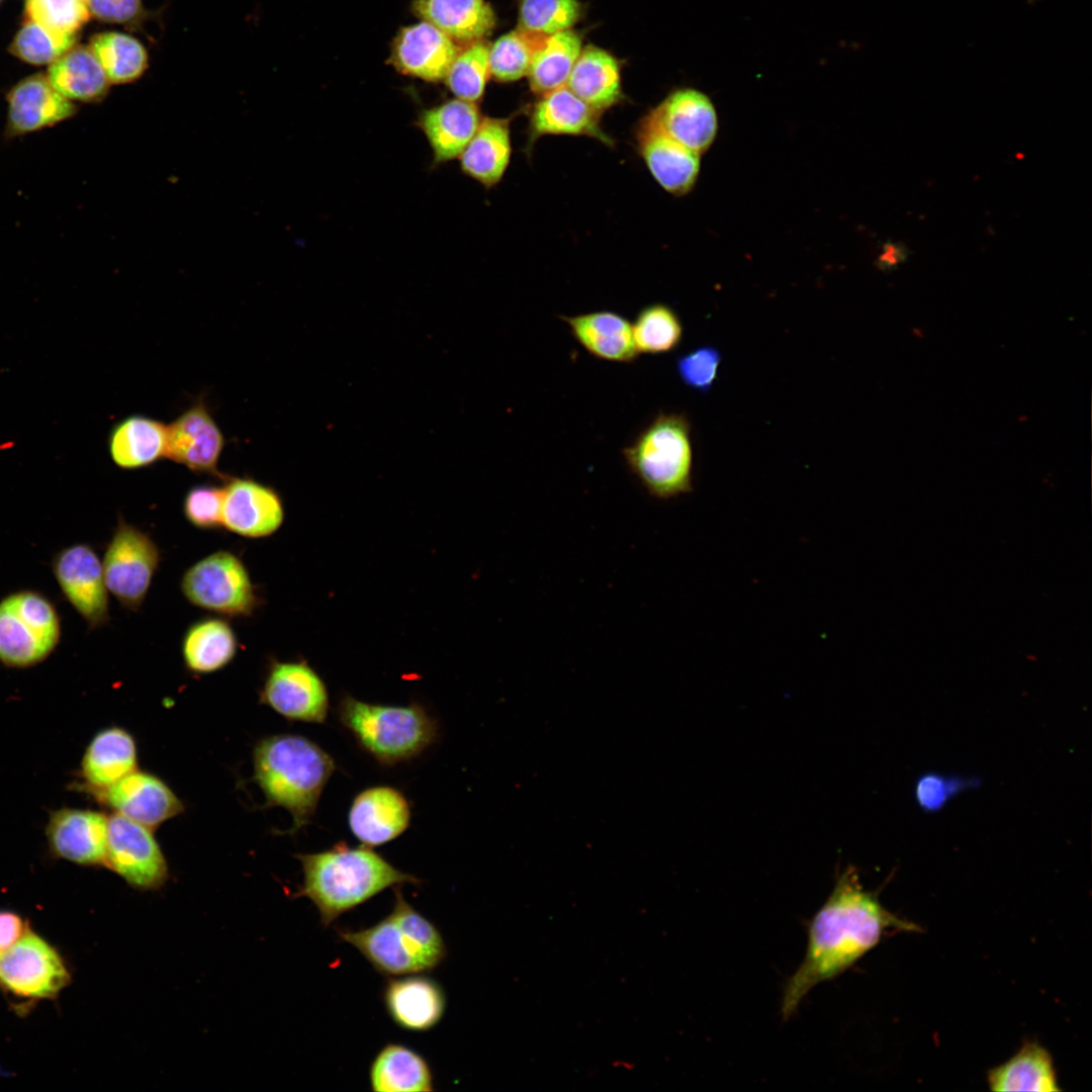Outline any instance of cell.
Listing matches in <instances>:
<instances>
[{
    "label": "cell",
    "instance_id": "6da1fadb",
    "mask_svg": "<svg viewBox=\"0 0 1092 1092\" xmlns=\"http://www.w3.org/2000/svg\"><path fill=\"white\" fill-rule=\"evenodd\" d=\"M891 931L915 932L920 927L886 909L876 893L862 888L855 869H845L808 924L804 959L785 984L783 1018L792 1016L816 986L846 972Z\"/></svg>",
    "mask_w": 1092,
    "mask_h": 1092
},
{
    "label": "cell",
    "instance_id": "7a4b0ae2",
    "mask_svg": "<svg viewBox=\"0 0 1092 1092\" xmlns=\"http://www.w3.org/2000/svg\"><path fill=\"white\" fill-rule=\"evenodd\" d=\"M294 856L301 863L303 879L293 897L309 899L325 927L389 887L422 884L364 844L350 847L339 842L321 852Z\"/></svg>",
    "mask_w": 1092,
    "mask_h": 1092
},
{
    "label": "cell",
    "instance_id": "3957f363",
    "mask_svg": "<svg viewBox=\"0 0 1092 1092\" xmlns=\"http://www.w3.org/2000/svg\"><path fill=\"white\" fill-rule=\"evenodd\" d=\"M253 767L266 805L290 813L292 826L287 832L293 834L310 823L336 763L312 740L284 733L259 740L253 751Z\"/></svg>",
    "mask_w": 1092,
    "mask_h": 1092
},
{
    "label": "cell",
    "instance_id": "277c9868",
    "mask_svg": "<svg viewBox=\"0 0 1092 1092\" xmlns=\"http://www.w3.org/2000/svg\"><path fill=\"white\" fill-rule=\"evenodd\" d=\"M391 912L374 925L340 928L341 940L354 946L380 974L394 977L432 971L447 950L437 927L418 912L394 887Z\"/></svg>",
    "mask_w": 1092,
    "mask_h": 1092
},
{
    "label": "cell",
    "instance_id": "5b68a950",
    "mask_svg": "<svg viewBox=\"0 0 1092 1092\" xmlns=\"http://www.w3.org/2000/svg\"><path fill=\"white\" fill-rule=\"evenodd\" d=\"M337 714L358 745L384 765L417 757L439 735L436 719L418 703L384 706L346 695L339 702Z\"/></svg>",
    "mask_w": 1092,
    "mask_h": 1092
},
{
    "label": "cell",
    "instance_id": "8992f818",
    "mask_svg": "<svg viewBox=\"0 0 1092 1092\" xmlns=\"http://www.w3.org/2000/svg\"><path fill=\"white\" fill-rule=\"evenodd\" d=\"M691 432L685 414L659 413L623 448L629 471L649 495L670 499L693 490Z\"/></svg>",
    "mask_w": 1092,
    "mask_h": 1092
},
{
    "label": "cell",
    "instance_id": "52a82bcc",
    "mask_svg": "<svg viewBox=\"0 0 1092 1092\" xmlns=\"http://www.w3.org/2000/svg\"><path fill=\"white\" fill-rule=\"evenodd\" d=\"M62 624L53 601L35 589L12 592L0 600V662L27 668L58 647Z\"/></svg>",
    "mask_w": 1092,
    "mask_h": 1092
},
{
    "label": "cell",
    "instance_id": "ba28073f",
    "mask_svg": "<svg viewBox=\"0 0 1092 1092\" xmlns=\"http://www.w3.org/2000/svg\"><path fill=\"white\" fill-rule=\"evenodd\" d=\"M193 606L224 618H248L261 602L244 561L230 550H216L189 566L180 580Z\"/></svg>",
    "mask_w": 1092,
    "mask_h": 1092
},
{
    "label": "cell",
    "instance_id": "9c48e42d",
    "mask_svg": "<svg viewBox=\"0 0 1092 1092\" xmlns=\"http://www.w3.org/2000/svg\"><path fill=\"white\" fill-rule=\"evenodd\" d=\"M71 980L62 953L31 928L0 956V990L20 1005L55 1000Z\"/></svg>",
    "mask_w": 1092,
    "mask_h": 1092
},
{
    "label": "cell",
    "instance_id": "30bf717a",
    "mask_svg": "<svg viewBox=\"0 0 1092 1092\" xmlns=\"http://www.w3.org/2000/svg\"><path fill=\"white\" fill-rule=\"evenodd\" d=\"M101 561L109 594L124 609L138 611L160 566L158 544L151 535L119 516Z\"/></svg>",
    "mask_w": 1092,
    "mask_h": 1092
},
{
    "label": "cell",
    "instance_id": "8fae6325",
    "mask_svg": "<svg viewBox=\"0 0 1092 1092\" xmlns=\"http://www.w3.org/2000/svg\"><path fill=\"white\" fill-rule=\"evenodd\" d=\"M259 702L289 721L323 724L329 714V693L307 661L271 658L259 691Z\"/></svg>",
    "mask_w": 1092,
    "mask_h": 1092
},
{
    "label": "cell",
    "instance_id": "7c38bea8",
    "mask_svg": "<svg viewBox=\"0 0 1092 1092\" xmlns=\"http://www.w3.org/2000/svg\"><path fill=\"white\" fill-rule=\"evenodd\" d=\"M51 569L63 597L90 631L109 622V592L92 545L78 542L62 548L53 556Z\"/></svg>",
    "mask_w": 1092,
    "mask_h": 1092
},
{
    "label": "cell",
    "instance_id": "4fadbf2b",
    "mask_svg": "<svg viewBox=\"0 0 1092 1092\" xmlns=\"http://www.w3.org/2000/svg\"><path fill=\"white\" fill-rule=\"evenodd\" d=\"M105 867L140 891L158 890L169 879L153 830L116 813L108 816Z\"/></svg>",
    "mask_w": 1092,
    "mask_h": 1092
},
{
    "label": "cell",
    "instance_id": "5bb4252c",
    "mask_svg": "<svg viewBox=\"0 0 1092 1092\" xmlns=\"http://www.w3.org/2000/svg\"><path fill=\"white\" fill-rule=\"evenodd\" d=\"M167 427L166 458L195 473L211 475L222 481L228 477L218 470L225 446L224 435L202 397Z\"/></svg>",
    "mask_w": 1092,
    "mask_h": 1092
},
{
    "label": "cell",
    "instance_id": "9a60e30c",
    "mask_svg": "<svg viewBox=\"0 0 1092 1092\" xmlns=\"http://www.w3.org/2000/svg\"><path fill=\"white\" fill-rule=\"evenodd\" d=\"M222 485V528L249 539L269 537L281 528L285 510L275 488L247 476H228Z\"/></svg>",
    "mask_w": 1092,
    "mask_h": 1092
},
{
    "label": "cell",
    "instance_id": "2e32d148",
    "mask_svg": "<svg viewBox=\"0 0 1092 1092\" xmlns=\"http://www.w3.org/2000/svg\"><path fill=\"white\" fill-rule=\"evenodd\" d=\"M4 138L12 140L53 127L77 113L76 104L62 95L44 74L21 79L6 95Z\"/></svg>",
    "mask_w": 1092,
    "mask_h": 1092
},
{
    "label": "cell",
    "instance_id": "e0dca14e",
    "mask_svg": "<svg viewBox=\"0 0 1092 1092\" xmlns=\"http://www.w3.org/2000/svg\"><path fill=\"white\" fill-rule=\"evenodd\" d=\"M97 793L114 813L152 830L185 810L182 801L163 780L136 769Z\"/></svg>",
    "mask_w": 1092,
    "mask_h": 1092
},
{
    "label": "cell",
    "instance_id": "ac0fdd59",
    "mask_svg": "<svg viewBox=\"0 0 1092 1092\" xmlns=\"http://www.w3.org/2000/svg\"><path fill=\"white\" fill-rule=\"evenodd\" d=\"M646 116L667 135L699 155L711 147L718 131L713 102L694 88L670 92Z\"/></svg>",
    "mask_w": 1092,
    "mask_h": 1092
},
{
    "label": "cell",
    "instance_id": "d6986e66",
    "mask_svg": "<svg viewBox=\"0 0 1092 1092\" xmlns=\"http://www.w3.org/2000/svg\"><path fill=\"white\" fill-rule=\"evenodd\" d=\"M548 134L584 135L607 147L615 145L614 139L601 125L600 112L567 86L542 94L534 104L529 115L527 155H530L538 139Z\"/></svg>",
    "mask_w": 1092,
    "mask_h": 1092
},
{
    "label": "cell",
    "instance_id": "ffe728a7",
    "mask_svg": "<svg viewBox=\"0 0 1092 1092\" xmlns=\"http://www.w3.org/2000/svg\"><path fill=\"white\" fill-rule=\"evenodd\" d=\"M638 153L657 183L668 193L681 196L695 186L700 155L656 126L646 115L635 129Z\"/></svg>",
    "mask_w": 1092,
    "mask_h": 1092
},
{
    "label": "cell",
    "instance_id": "44dd1931",
    "mask_svg": "<svg viewBox=\"0 0 1092 1092\" xmlns=\"http://www.w3.org/2000/svg\"><path fill=\"white\" fill-rule=\"evenodd\" d=\"M412 818L405 796L389 786H375L353 799L348 824L361 844L373 847L385 844L402 834Z\"/></svg>",
    "mask_w": 1092,
    "mask_h": 1092
},
{
    "label": "cell",
    "instance_id": "7402d4cb",
    "mask_svg": "<svg viewBox=\"0 0 1092 1092\" xmlns=\"http://www.w3.org/2000/svg\"><path fill=\"white\" fill-rule=\"evenodd\" d=\"M108 817L98 811L65 808L55 812L47 834L54 853L80 866H104Z\"/></svg>",
    "mask_w": 1092,
    "mask_h": 1092
},
{
    "label": "cell",
    "instance_id": "603a6c76",
    "mask_svg": "<svg viewBox=\"0 0 1092 1092\" xmlns=\"http://www.w3.org/2000/svg\"><path fill=\"white\" fill-rule=\"evenodd\" d=\"M455 42L429 22L402 27L391 44L389 62L408 76L428 82L445 79L458 55Z\"/></svg>",
    "mask_w": 1092,
    "mask_h": 1092
},
{
    "label": "cell",
    "instance_id": "cb8c5ba5",
    "mask_svg": "<svg viewBox=\"0 0 1092 1092\" xmlns=\"http://www.w3.org/2000/svg\"><path fill=\"white\" fill-rule=\"evenodd\" d=\"M383 1002L393 1022L410 1031L430 1030L440 1022L446 1009L442 986L433 978L420 974L386 980Z\"/></svg>",
    "mask_w": 1092,
    "mask_h": 1092
},
{
    "label": "cell",
    "instance_id": "d4e9b609",
    "mask_svg": "<svg viewBox=\"0 0 1092 1092\" xmlns=\"http://www.w3.org/2000/svg\"><path fill=\"white\" fill-rule=\"evenodd\" d=\"M482 116L475 102L455 98L422 110L416 125L425 135L432 166L458 159L477 130Z\"/></svg>",
    "mask_w": 1092,
    "mask_h": 1092
},
{
    "label": "cell",
    "instance_id": "484cf974",
    "mask_svg": "<svg viewBox=\"0 0 1092 1092\" xmlns=\"http://www.w3.org/2000/svg\"><path fill=\"white\" fill-rule=\"evenodd\" d=\"M573 339L593 357L616 363H632L636 349L632 324L622 314L597 310L576 315H559Z\"/></svg>",
    "mask_w": 1092,
    "mask_h": 1092
},
{
    "label": "cell",
    "instance_id": "4316f807",
    "mask_svg": "<svg viewBox=\"0 0 1092 1092\" xmlns=\"http://www.w3.org/2000/svg\"><path fill=\"white\" fill-rule=\"evenodd\" d=\"M168 427L145 415H130L117 422L108 436L113 463L124 470L149 467L167 455Z\"/></svg>",
    "mask_w": 1092,
    "mask_h": 1092
},
{
    "label": "cell",
    "instance_id": "83f0119b",
    "mask_svg": "<svg viewBox=\"0 0 1092 1092\" xmlns=\"http://www.w3.org/2000/svg\"><path fill=\"white\" fill-rule=\"evenodd\" d=\"M238 649L235 629L220 616L194 621L181 639L184 666L193 674H210L223 669L235 659Z\"/></svg>",
    "mask_w": 1092,
    "mask_h": 1092
},
{
    "label": "cell",
    "instance_id": "f1b7e54d",
    "mask_svg": "<svg viewBox=\"0 0 1092 1092\" xmlns=\"http://www.w3.org/2000/svg\"><path fill=\"white\" fill-rule=\"evenodd\" d=\"M511 118L482 117L458 160L461 171L485 188L503 179L512 156Z\"/></svg>",
    "mask_w": 1092,
    "mask_h": 1092
},
{
    "label": "cell",
    "instance_id": "f546056e",
    "mask_svg": "<svg viewBox=\"0 0 1092 1092\" xmlns=\"http://www.w3.org/2000/svg\"><path fill=\"white\" fill-rule=\"evenodd\" d=\"M138 748L133 736L117 726L100 730L88 744L81 774L93 791L100 792L136 769Z\"/></svg>",
    "mask_w": 1092,
    "mask_h": 1092
},
{
    "label": "cell",
    "instance_id": "4dcf8cb0",
    "mask_svg": "<svg viewBox=\"0 0 1092 1092\" xmlns=\"http://www.w3.org/2000/svg\"><path fill=\"white\" fill-rule=\"evenodd\" d=\"M413 11L451 39L470 43L488 35L496 22L484 0H413Z\"/></svg>",
    "mask_w": 1092,
    "mask_h": 1092
},
{
    "label": "cell",
    "instance_id": "1f68e13d",
    "mask_svg": "<svg viewBox=\"0 0 1092 1092\" xmlns=\"http://www.w3.org/2000/svg\"><path fill=\"white\" fill-rule=\"evenodd\" d=\"M566 86L600 113L624 98L618 62L594 46L581 50Z\"/></svg>",
    "mask_w": 1092,
    "mask_h": 1092
},
{
    "label": "cell",
    "instance_id": "d6a6232c",
    "mask_svg": "<svg viewBox=\"0 0 1092 1092\" xmlns=\"http://www.w3.org/2000/svg\"><path fill=\"white\" fill-rule=\"evenodd\" d=\"M987 1081L998 1092L1061 1090L1052 1055L1035 1041L1025 1042L1009 1060L989 1070Z\"/></svg>",
    "mask_w": 1092,
    "mask_h": 1092
},
{
    "label": "cell",
    "instance_id": "836d02e7",
    "mask_svg": "<svg viewBox=\"0 0 1092 1092\" xmlns=\"http://www.w3.org/2000/svg\"><path fill=\"white\" fill-rule=\"evenodd\" d=\"M47 76L73 102H97L105 97L110 84L90 47L85 46H73L49 66Z\"/></svg>",
    "mask_w": 1092,
    "mask_h": 1092
},
{
    "label": "cell",
    "instance_id": "e575fe53",
    "mask_svg": "<svg viewBox=\"0 0 1092 1092\" xmlns=\"http://www.w3.org/2000/svg\"><path fill=\"white\" fill-rule=\"evenodd\" d=\"M371 1089L377 1092H430L433 1074L426 1059L416 1051L387 1043L374 1058L369 1072Z\"/></svg>",
    "mask_w": 1092,
    "mask_h": 1092
},
{
    "label": "cell",
    "instance_id": "d590c367",
    "mask_svg": "<svg viewBox=\"0 0 1092 1092\" xmlns=\"http://www.w3.org/2000/svg\"><path fill=\"white\" fill-rule=\"evenodd\" d=\"M581 50L580 35L570 29L546 36L527 74L532 91L542 95L566 86Z\"/></svg>",
    "mask_w": 1092,
    "mask_h": 1092
},
{
    "label": "cell",
    "instance_id": "8d00e7d4",
    "mask_svg": "<svg viewBox=\"0 0 1092 1092\" xmlns=\"http://www.w3.org/2000/svg\"><path fill=\"white\" fill-rule=\"evenodd\" d=\"M90 49L110 83L131 82L147 68V52L144 46L130 35L120 32L99 33L91 38Z\"/></svg>",
    "mask_w": 1092,
    "mask_h": 1092
},
{
    "label": "cell",
    "instance_id": "74e56055",
    "mask_svg": "<svg viewBox=\"0 0 1092 1092\" xmlns=\"http://www.w3.org/2000/svg\"><path fill=\"white\" fill-rule=\"evenodd\" d=\"M633 339L638 353L662 354L678 347L684 327L675 310L665 303H652L637 313L632 324Z\"/></svg>",
    "mask_w": 1092,
    "mask_h": 1092
},
{
    "label": "cell",
    "instance_id": "f35d334b",
    "mask_svg": "<svg viewBox=\"0 0 1092 1092\" xmlns=\"http://www.w3.org/2000/svg\"><path fill=\"white\" fill-rule=\"evenodd\" d=\"M545 37L519 27L502 35L489 48L490 75L500 82H513L526 76L533 56Z\"/></svg>",
    "mask_w": 1092,
    "mask_h": 1092
},
{
    "label": "cell",
    "instance_id": "ab89813d",
    "mask_svg": "<svg viewBox=\"0 0 1092 1092\" xmlns=\"http://www.w3.org/2000/svg\"><path fill=\"white\" fill-rule=\"evenodd\" d=\"M488 54L489 47L479 40L458 53L444 79L456 98L475 103L482 98L490 75Z\"/></svg>",
    "mask_w": 1092,
    "mask_h": 1092
},
{
    "label": "cell",
    "instance_id": "60d3db41",
    "mask_svg": "<svg viewBox=\"0 0 1092 1092\" xmlns=\"http://www.w3.org/2000/svg\"><path fill=\"white\" fill-rule=\"evenodd\" d=\"M78 36L56 34L24 19L8 47L11 55L35 66L51 65L76 44Z\"/></svg>",
    "mask_w": 1092,
    "mask_h": 1092
},
{
    "label": "cell",
    "instance_id": "b9f144b4",
    "mask_svg": "<svg viewBox=\"0 0 1092 1092\" xmlns=\"http://www.w3.org/2000/svg\"><path fill=\"white\" fill-rule=\"evenodd\" d=\"M580 15L578 0H520L519 28L547 36L570 29Z\"/></svg>",
    "mask_w": 1092,
    "mask_h": 1092
},
{
    "label": "cell",
    "instance_id": "7bdbcfd3",
    "mask_svg": "<svg viewBox=\"0 0 1092 1092\" xmlns=\"http://www.w3.org/2000/svg\"><path fill=\"white\" fill-rule=\"evenodd\" d=\"M87 0H26L24 19L64 36H77L90 18Z\"/></svg>",
    "mask_w": 1092,
    "mask_h": 1092
},
{
    "label": "cell",
    "instance_id": "ee69618b",
    "mask_svg": "<svg viewBox=\"0 0 1092 1092\" xmlns=\"http://www.w3.org/2000/svg\"><path fill=\"white\" fill-rule=\"evenodd\" d=\"M980 784L981 780L976 777L927 771L920 775L914 783V800L923 812L932 814L942 810L961 793L977 788Z\"/></svg>",
    "mask_w": 1092,
    "mask_h": 1092
},
{
    "label": "cell",
    "instance_id": "f6af8a7d",
    "mask_svg": "<svg viewBox=\"0 0 1092 1092\" xmlns=\"http://www.w3.org/2000/svg\"><path fill=\"white\" fill-rule=\"evenodd\" d=\"M223 486L202 483L190 487L184 495L182 510L193 527L204 530L222 528Z\"/></svg>",
    "mask_w": 1092,
    "mask_h": 1092
},
{
    "label": "cell",
    "instance_id": "bcb514c9",
    "mask_svg": "<svg viewBox=\"0 0 1092 1092\" xmlns=\"http://www.w3.org/2000/svg\"><path fill=\"white\" fill-rule=\"evenodd\" d=\"M721 354L712 346L698 347L679 356L675 361L680 380L690 388L705 393L711 389L718 375Z\"/></svg>",
    "mask_w": 1092,
    "mask_h": 1092
},
{
    "label": "cell",
    "instance_id": "7dc6e473",
    "mask_svg": "<svg viewBox=\"0 0 1092 1092\" xmlns=\"http://www.w3.org/2000/svg\"><path fill=\"white\" fill-rule=\"evenodd\" d=\"M87 3L91 15L107 22L126 23L142 11L141 0H87Z\"/></svg>",
    "mask_w": 1092,
    "mask_h": 1092
},
{
    "label": "cell",
    "instance_id": "c3c4849f",
    "mask_svg": "<svg viewBox=\"0 0 1092 1092\" xmlns=\"http://www.w3.org/2000/svg\"><path fill=\"white\" fill-rule=\"evenodd\" d=\"M29 928V922L19 913L0 909V956L13 946Z\"/></svg>",
    "mask_w": 1092,
    "mask_h": 1092
},
{
    "label": "cell",
    "instance_id": "681fc988",
    "mask_svg": "<svg viewBox=\"0 0 1092 1092\" xmlns=\"http://www.w3.org/2000/svg\"><path fill=\"white\" fill-rule=\"evenodd\" d=\"M910 254L911 252L905 244L889 242L885 245L884 252L879 259L880 266L885 269L897 268L907 261Z\"/></svg>",
    "mask_w": 1092,
    "mask_h": 1092
},
{
    "label": "cell",
    "instance_id": "f907efd6",
    "mask_svg": "<svg viewBox=\"0 0 1092 1092\" xmlns=\"http://www.w3.org/2000/svg\"><path fill=\"white\" fill-rule=\"evenodd\" d=\"M0 2H1V0H0Z\"/></svg>",
    "mask_w": 1092,
    "mask_h": 1092
}]
</instances>
